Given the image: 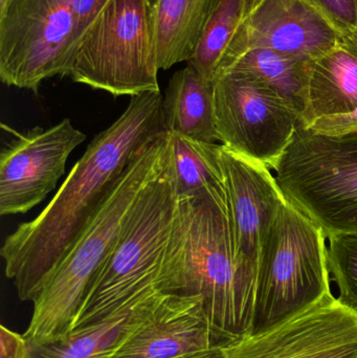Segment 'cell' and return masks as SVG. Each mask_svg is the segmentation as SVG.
I'll return each mask as SVG.
<instances>
[{"label":"cell","mask_w":357,"mask_h":358,"mask_svg":"<svg viewBox=\"0 0 357 358\" xmlns=\"http://www.w3.org/2000/svg\"><path fill=\"white\" fill-rule=\"evenodd\" d=\"M274 171L286 199L326 236L357 233V131L325 136L301 126Z\"/></svg>","instance_id":"cell-7"},{"label":"cell","mask_w":357,"mask_h":358,"mask_svg":"<svg viewBox=\"0 0 357 358\" xmlns=\"http://www.w3.org/2000/svg\"><path fill=\"white\" fill-rule=\"evenodd\" d=\"M308 62L256 48L247 50L226 73L237 71L257 78L295 107L302 117Z\"/></svg>","instance_id":"cell-21"},{"label":"cell","mask_w":357,"mask_h":358,"mask_svg":"<svg viewBox=\"0 0 357 358\" xmlns=\"http://www.w3.org/2000/svg\"><path fill=\"white\" fill-rule=\"evenodd\" d=\"M243 22V0H221L207 22L188 66L214 82L226 71Z\"/></svg>","instance_id":"cell-20"},{"label":"cell","mask_w":357,"mask_h":358,"mask_svg":"<svg viewBox=\"0 0 357 358\" xmlns=\"http://www.w3.org/2000/svg\"><path fill=\"white\" fill-rule=\"evenodd\" d=\"M340 36L303 0H264L241 24L224 73L247 50L256 48L314 60L331 50Z\"/></svg>","instance_id":"cell-13"},{"label":"cell","mask_w":357,"mask_h":358,"mask_svg":"<svg viewBox=\"0 0 357 358\" xmlns=\"http://www.w3.org/2000/svg\"><path fill=\"white\" fill-rule=\"evenodd\" d=\"M356 109L357 34H349L340 36L331 50L308 62L302 127Z\"/></svg>","instance_id":"cell-15"},{"label":"cell","mask_w":357,"mask_h":358,"mask_svg":"<svg viewBox=\"0 0 357 358\" xmlns=\"http://www.w3.org/2000/svg\"><path fill=\"white\" fill-rule=\"evenodd\" d=\"M149 0H108L75 48L67 77L115 96L161 92Z\"/></svg>","instance_id":"cell-8"},{"label":"cell","mask_w":357,"mask_h":358,"mask_svg":"<svg viewBox=\"0 0 357 358\" xmlns=\"http://www.w3.org/2000/svg\"><path fill=\"white\" fill-rule=\"evenodd\" d=\"M264 0H243V21Z\"/></svg>","instance_id":"cell-27"},{"label":"cell","mask_w":357,"mask_h":358,"mask_svg":"<svg viewBox=\"0 0 357 358\" xmlns=\"http://www.w3.org/2000/svg\"><path fill=\"white\" fill-rule=\"evenodd\" d=\"M165 130L201 142L218 144L214 82L187 65L176 71L163 101Z\"/></svg>","instance_id":"cell-18"},{"label":"cell","mask_w":357,"mask_h":358,"mask_svg":"<svg viewBox=\"0 0 357 358\" xmlns=\"http://www.w3.org/2000/svg\"><path fill=\"white\" fill-rule=\"evenodd\" d=\"M226 350L222 347L210 349V350L203 351V352L194 353V355H187L180 358H224Z\"/></svg>","instance_id":"cell-26"},{"label":"cell","mask_w":357,"mask_h":358,"mask_svg":"<svg viewBox=\"0 0 357 358\" xmlns=\"http://www.w3.org/2000/svg\"><path fill=\"white\" fill-rule=\"evenodd\" d=\"M214 100L220 144L270 170L303 126L295 107L247 73L228 71L218 77Z\"/></svg>","instance_id":"cell-9"},{"label":"cell","mask_w":357,"mask_h":358,"mask_svg":"<svg viewBox=\"0 0 357 358\" xmlns=\"http://www.w3.org/2000/svg\"><path fill=\"white\" fill-rule=\"evenodd\" d=\"M167 131L151 141L124 172L96 216L59 264L39 296L25 340L50 344L64 340L73 329L94 282L106 264L124 220L138 194L161 171L167 159Z\"/></svg>","instance_id":"cell-3"},{"label":"cell","mask_w":357,"mask_h":358,"mask_svg":"<svg viewBox=\"0 0 357 358\" xmlns=\"http://www.w3.org/2000/svg\"><path fill=\"white\" fill-rule=\"evenodd\" d=\"M224 350V358H357V315L330 294L285 323Z\"/></svg>","instance_id":"cell-12"},{"label":"cell","mask_w":357,"mask_h":358,"mask_svg":"<svg viewBox=\"0 0 357 358\" xmlns=\"http://www.w3.org/2000/svg\"><path fill=\"white\" fill-rule=\"evenodd\" d=\"M163 294L156 290L105 321L73 330L64 340L50 344L27 341L23 358H109Z\"/></svg>","instance_id":"cell-17"},{"label":"cell","mask_w":357,"mask_h":358,"mask_svg":"<svg viewBox=\"0 0 357 358\" xmlns=\"http://www.w3.org/2000/svg\"><path fill=\"white\" fill-rule=\"evenodd\" d=\"M149 2H150V0H149Z\"/></svg>","instance_id":"cell-29"},{"label":"cell","mask_w":357,"mask_h":358,"mask_svg":"<svg viewBox=\"0 0 357 358\" xmlns=\"http://www.w3.org/2000/svg\"><path fill=\"white\" fill-rule=\"evenodd\" d=\"M0 358H23L24 357L25 340L23 334H16L2 325L0 327Z\"/></svg>","instance_id":"cell-25"},{"label":"cell","mask_w":357,"mask_h":358,"mask_svg":"<svg viewBox=\"0 0 357 358\" xmlns=\"http://www.w3.org/2000/svg\"><path fill=\"white\" fill-rule=\"evenodd\" d=\"M318 10L340 35L357 34V0H303Z\"/></svg>","instance_id":"cell-23"},{"label":"cell","mask_w":357,"mask_h":358,"mask_svg":"<svg viewBox=\"0 0 357 358\" xmlns=\"http://www.w3.org/2000/svg\"><path fill=\"white\" fill-rule=\"evenodd\" d=\"M222 347L201 296L163 294L109 358H180Z\"/></svg>","instance_id":"cell-14"},{"label":"cell","mask_w":357,"mask_h":358,"mask_svg":"<svg viewBox=\"0 0 357 358\" xmlns=\"http://www.w3.org/2000/svg\"><path fill=\"white\" fill-rule=\"evenodd\" d=\"M177 206L170 151L159 173L138 194L115 248L94 282L73 330L117 315L159 289V277Z\"/></svg>","instance_id":"cell-4"},{"label":"cell","mask_w":357,"mask_h":358,"mask_svg":"<svg viewBox=\"0 0 357 358\" xmlns=\"http://www.w3.org/2000/svg\"><path fill=\"white\" fill-rule=\"evenodd\" d=\"M221 0H150L159 71L188 62Z\"/></svg>","instance_id":"cell-16"},{"label":"cell","mask_w":357,"mask_h":358,"mask_svg":"<svg viewBox=\"0 0 357 358\" xmlns=\"http://www.w3.org/2000/svg\"><path fill=\"white\" fill-rule=\"evenodd\" d=\"M327 239L329 271L339 288L337 301L357 315V233H333Z\"/></svg>","instance_id":"cell-22"},{"label":"cell","mask_w":357,"mask_h":358,"mask_svg":"<svg viewBox=\"0 0 357 358\" xmlns=\"http://www.w3.org/2000/svg\"><path fill=\"white\" fill-rule=\"evenodd\" d=\"M168 138L177 199L228 195L218 153L220 144L174 132H168Z\"/></svg>","instance_id":"cell-19"},{"label":"cell","mask_w":357,"mask_h":358,"mask_svg":"<svg viewBox=\"0 0 357 358\" xmlns=\"http://www.w3.org/2000/svg\"><path fill=\"white\" fill-rule=\"evenodd\" d=\"M218 153L228 191L237 265L256 290L262 244L287 199L270 168L221 144Z\"/></svg>","instance_id":"cell-11"},{"label":"cell","mask_w":357,"mask_h":358,"mask_svg":"<svg viewBox=\"0 0 357 358\" xmlns=\"http://www.w3.org/2000/svg\"><path fill=\"white\" fill-rule=\"evenodd\" d=\"M163 96H131L121 117L94 136L56 195L4 240V273L21 301L34 302L140 151L165 132Z\"/></svg>","instance_id":"cell-1"},{"label":"cell","mask_w":357,"mask_h":358,"mask_svg":"<svg viewBox=\"0 0 357 358\" xmlns=\"http://www.w3.org/2000/svg\"><path fill=\"white\" fill-rule=\"evenodd\" d=\"M1 127L13 138L0 153V214H25L56 187L69 155L86 136L69 119L27 132Z\"/></svg>","instance_id":"cell-10"},{"label":"cell","mask_w":357,"mask_h":358,"mask_svg":"<svg viewBox=\"0 0 357 358\" xmlns=\"http://www.w3.org/2000/svg\"><path fill=\"white\" fill-rule=\"evenodd\" d=\"M14 0H0V14L6 12V8L12 4Z\"/></svg>","instance_id":"cell-28"},{"label":"cell","mask_w":357,"mask_h":358,"mask_svg":"<svg viewBox=\"0 0 357 358\" xmlns=\"http://www.w3.org/2000/svg\"><path fill=\"white\" fill-rule=\"evenodd\" d=\"M324 229L287 200L262 244L249 336L263 334L331 294Z\"/></svg>","instance_id":"cell-5"},{"label":"cell","mask_w":357,"mask_h":358,"mask_svg":"<svg viewBox=\"0 0 357 358\" xmlns=\"http://www.w3.org/2000/svg\"><path fill=\"white\" fill-rule=\"evenodd\" d=\"M108 0H14L0 14V79L38 94L67 77L84 34Z\"/></svg>","instance_id":"cell-6"},{"label":"cell","mask_w":357,"mask_h":358,"mask_svg":"<svg viewBox=\"0 0 357 358\" xmlns=\"http://www.w3.org/2000/svg\"><path fill=\"white\" fill-rule=\"evenodd\" d=\"M157 286L201 296L226 347L251 334L256 290L237 265L228 195L177 199Z\"/></svg>","instance_id":"cell-2"},{"label":"cell","mask_w":357,"mask_h":358,"mask_svg":"<svg viewBox=\"0 0 357 358\" xmlns=\"http://www.w3.org/2000/svg\"><path fill=\"white\" fill-rule=\"evenodd\" d=\"M307 129L325 136H343L357 131V109L348 115L316 120Z\"/></svg>","instance_id":"cell-24"}]
</instances>
